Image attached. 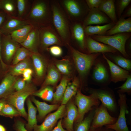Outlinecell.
Segmentation results:
<instances>
[{
  "instance_id": "obj_1",
  "label": "cell",
  "mask_w": 131,
  "mask_h": 131,
  "mask_svg": "<svg viewBox=\"0 0 131 131\" xmlns=\"http://www.w3.org/2000/svg\"><path fill=\"white\" fill-rule=\"evenodd\" d=\"M52 14V25L65 45L70 44L71 22L58 0H50Z\"/></svg>"
},
{
  "instance_id": "obj_2",
  "label": "cell",
  "mask_w": 131,
  "mask_h": 131,
  "mask_svg": "<svg viewBox=\"0 0 131 131\" xmlns=\"http://www.w3.org/2000/svg\"><path fill=\"white\" fill-rule=\"evenodd\" d=\"M75 69L79 76L81 88L85 83L90 71L100 53L86 54L74 48L71 44L68 45Z\"/></svg>"
},
{
  "instance_id": "obj_3",
  "label": "cell",
  "mask_w": 131,
  "mask_h": 131,
  "mask_svg": "<svg viewBox=\"0 0 131 131\" xmlns=\"http://www.w3.org/2000/svg\"><path fill=\"white\" fill-rule=\"evenodd\" d=\"M58 1L71 23L82 22L89 10L85 0Z\"/></svg>"
},
{
  "instance_id": "obj_4",
  "label": "cell",
  "mask_w": 131,
  "mask_h": 131,
  "mask_svg": "<svg viewBox=\"0 0 131 131\" xmlns=\"http://www.w3.org/2000/svg\"><path fill=\"white\" fill-rule=\"evenodd\" d=\"M36 91L34 85L27 83L22 89L14 92L5 98L7 103L14 106L21 113L22 116L27 119V114L25 108V102L29 96L32 95Z\"/></svg>"
},
{
  "instance_id": "obj_5",
  "label": "cell",
  "mask_w": 131,
  "mask_h": 131,
  "mask_svg": "<svg viewBox=\"0 0 131 131\" xmlns=\"http://www.w3.org/2000/svg\"><path fill=\"white\" fill-rule=\"evenodd\" d=\"M75 102L77 107L78 112L75 123L82 121L86 114L94 108L98 107L100 103V101L94 95H85L82 93L80 89L78 90L75 95Z\"/></svg>"
},
{
  "instance_id": "obj_6",
  "label": "cell",
  "mask_w": 131,
  "mask_h": 131,
  "mask_svg": "<svg viewBox=\"0 0 131 131\" xmlns=\"http://www.w3.org/2000/svg\"><path fill=\"white\" fill-rule=\"evenodd\" d=\"M31 17L37 23L44 27L52 25V14L50 0H38L34 3Z\"/></svg>"
},
{
  "instance_id": "obj_7",
  "label": "cell",
  "mask_w": 131,
  "mask_h": 131,
  "mask_svg": "<svg viewBox=\"0 0 131 131\" xmlns=\"http://www.w3.org/2000/svg\"><path fill=\"white\" fill-rule=\"evenodd\" d=\"M131 36L130 33H124L109 36L95 35L90 36L97 41L114 48L119 51L124 57L128 58L129 56L125 50V45Z\"/></svg>"
},
{
  "instance_id": "obj_8",
  "label": "cell",
  "mask_w": 131,
  "mask_h": 131,
  "mask_svg": "<svg viewBox=\"0 0 131 131\" xmlns=\"http://www.w3.org/2000/svg\"><path fill=\"white\" fill-rule=\"evenodd\" d=\"M90 94L96 96L108 111L112 113L115 112L117 109V104L113 91L110 88L104 87L98 89L90 88Z\"/></svg>"
},
{
  "instance_id": "obj_9",
  "label": "cell",
  "mask_w": 131,
  "mask_h": 131,
  "mask_svg": "<svg viewBox=\"0 0 131 131\" xmlns=\"http://www.w3.org/2000/svg\"><path fill=\"white\" fill-rule=\"evenodd\" d=\"M117 119L110 115L106 108L101 103L96 108L89 131H93L98 128L113 124Z\"/></svg>"
},
{
  "instance_id": "obj_10",
  "label": "cell",
  "mask_w": 131,
  "mask_h": 131,
  "mask_svg": "<svg viewBox=\"0 0 131 131\" xmlns=\"http://www.w3.org/2000/svg\"><path fill=\"white\" fill-rule=\"evenodd\" d=\"M40 44L41 48L48 49L53 45L65 46L53 25L43 27L40 29Z\"/></svg>"
},
{
  "instance_id": "obj_11",
  "label": "cell",
  "mask_w": 131,
  "mask_h": 131,
  "mask_svg": "<svg viewBox=\"0 0 131 131\" xmlns=\"http://www.w3.org/2000/svg\"><path fill=\"white\" fill-rule=\"evenodd\" d=\"M118 95V103L120 110L118 118L114 124L104 126L115 131H130L127 125L125 115L128 111L126 96L125 94H119Z\"/></svg>"
},
{
  "instance_id": "obj_12",
  "label": "cell",
  "mask_w": 131,
  "mask_h": 131,
  "mask_svg": "<svg viewBox=\"0 0 131 131\" xmlns=\"http://www.w3.org/2000/svg\"><path fill=\"white\" fill-rule=\"evenodd\" d=\"M66 111V105H61L56 111L49 115L41 124L35 125L33 131H51L58 120L65 117Z\"/></svg>"
},
{
  "instance_id": "obj_13",
  "label": "cell",
  "mask_w": 131,
  "mask_h": 131,
  "mask_svg": "<svg viewBox=\"0 0 131 131\" xmlns=\"http://www.w3.org/2000/svg\"><path fill=\"white\" fill-rule=\"evenodd\" d=\"M92 73L93 80L97 84L106 87L110 81L108 70L105 65L100 61L95 60L94 65Z\"/></svg>"
},
{
  "instance_id": "obj_14",
  "label": "cell",
  "mask_w": 131,
  "mask_h": 131,
  "mask_svg": "<svg viewBox=\"0 0 131 131\" xmlns=\"http://www.w3.org/2000/svg\"><path fill=\"white\" fill-rule=\"evenodd\" d=\"M70 31V43L72 41L75 43L81 51H85L86 50V36L82 22L71 23Z\"/></svg>"
},
{
  "instance_id": "obj_15",
  "label": "cell",
  "mask_w": 131,
  "mask_h": 131,
  "mask_svg": "<svg viewBox=\"0 0 131 131\" xmlns=\"http://www.w3.org/2000/svg\"><path fill=\"white\" fill-rule=\"evenodd\" d=\"M18 44L12 39L10 35H4L0 39V53L2 59L3 57L6 61H9L19 48Z\"/></svg>"
},
{
  "instance_id": "obj_16",
  "label": "cell",
  "mask_w": 131,
  "mask_h": 131,
  "mask_svg": "<svg viewBox=\"0 0 131 131\" xmlns=\"http://www.w3.org/2000/svg\"><path fill=\"white\" fill-rule=\"evenodd\" d=\"M85 46L87 54H103L106 52L115 53L117 51L116 49L112 47L97 41L90 36H86Z\"/></svg>"
},
{
  "instance_id": "obj_17",
  "label": "cell",
  "mask_w": 131,
  "mask_h": 131,
  "mask_svg": "<svg viewBox=\"0 0 131 131\" xmlns=\"http://www.w3.org/2000/svg\"><path fill=\"white\" fill-rule=\"evenodd\" d=\"M108 17L98 8L89 9V11L82 22L84 28L93 24L99 25L109 23Z\"/></svg>"
},
{
  "instance_id": "obj_18",
  "label": "cell",
  "mask_w": 131,
  "mask_h": 131,
  "mask_svg": "<svg viewBox=\"0 0 131 131\" xmlns=\"http://www.w3.org/2000/svg\"><path fill=\"white\" fill-rule=\"evenodd\" d=\"M102 56L109 67L110 81L114 83L124 81L130 75L128 71L117 66L108 59L103 53Z\"/></svg>"
},
{
  "instance_id": "obj_19",
  "label": "cell",
  "mask_w": 131,
  "mask_h": 131,
  "mask_svg": "<svg viewBox=\"0 0 131 131\" xmlns=\"http://www.w3.org/2000/svg\"><path fill=\"white\" fill-rule=\"evenodd\" d=\"M66 106V114L62 124L67 131H74V123L76 119L78 114L77 107L73 100H70Z\"/></svg>"
},
{
  "instance_id": "obj_20",
  "label": "cell",
  "mask_w": 131,
  "mask_h": 131,
  "mask_svg": "<svg viewBox=\"0 0 131 131\" xmlns=\"http://www.w3.org/2000/svg\"><path fill=\"white\" fill-rule=\"evenodd\" d=\"M20 44L32 53H38V49L40 44V29L36 28L32 30L26 40Z\"/></svg>"
},
{
  "instance_id": "obj_21",
  "label": "cell",
  "mask_w": 131,
  "mask_h": 131,
  "mask_svg": "<svg viewBox=\"0 0 131 131\" xmlns=\"http://www.w3.org/2000/svg\"><path fill=\"white\" fill-rule=\"evenodd\" d=\"M17 80L10 73L5 76L0 83V99L6 98L14 92V85Z\"/></svg>"
},
{
  "instance_id": "obj_22",
  "label": "cell",
  "mask_w": 131,
  "mask_h": 131,
  "mask_svg": "<svg viewBox=\"0 0 131 131\" xmlns=\"http://www.w3.org/2000/svg\"><path fill=\"white\" fill-rule=\"evenodd\" d=\"M52 59V62L61 74L70 77L74 73L75 66L69 58L66 57L60 60Z\"/></svg>"
},
{
  "instance_id": "obj_23",
  "label": "cell",
  "mask_w": 131,
  "mask_h": 131,
  "mask_svg": "<svg viewBox=\"0 0 131 131\" xmlns=\"http://www.w3.org/2000/svg\"><path fill=\"white\" fill-rule=\"evenodd\" d=\"M81 88V82L79 78L75 76L72 82H69L67 84L61 105H66L73 97L75 96L78 90L80 89Z\"/></svg>"
},
{
  "instance_id": "obj_24",
  "label": "cell",
  "mask_w": 131,
  "mask_h": 131,
  "mask_svg": "<svg viewBox=\"0 0 131 131\" xmlns=\"http://www.w3.org/2000/svg\"><path fill=\"white\" fill-rule=\"evenodd\" d=\"M47 73L41 88L50 85L55 86L61 78V74L52 61L48 65Z\"/></svg>"
},
{
  "instance_id": "obj_25",
  "label": "cell",
  "mask_w": 131,
  "mask_h": 131,
  "mask_svg": "<svg viewBox=\"0 0 131 131\" xmlns=\"http://www.w3.org/2000/svg\"><path fill=\"white\" fill-rule=\"evenodd\" d=\"M131 32V18L125 19L122 17L117 22L115 25L108 30L106 34L107 35H111L115 34Z\"/></svg>"
},
{
  "instance_id": "obj_26",
  "label": "cell",
  "mask_w": 131,
  "mask_h": 131,
  "mask_svg": "<svg viewBox=\"0 0 131 131\" xmlns=\"http://www.w3.org/2000/svg\"><path fill=\"white\" fill-rule=\"evenodd\" d=\"M31 99L36 106L38 112L37 118L40 121L50 112L57 110L59 106V105L57 104L50 105L45 102L40 101L34 97H32Z\"/></svg>"
},
{
  "instance_id": "obj_27",
  "label": "cell",
  "mask_w": 131,
  "mask_h": 131,
  "mask_svg": "<svg viewBox=\"0 0 131 131\" xmlns=\"http://www.w3.org/2000/svg\"><path fill=\"white\" fill-rule=\"evenodd\" d=\"M31 57L37 76L39 78H42L47 67L46 62L38 53H32Z\"/></svg>"
},
{
  "instance_id": "obj_28",
  "label": "cell",
  "mask_w": 131,
  "mask_h": 131,
  "mask_svg": "<svg viewBox=\"0 0 131 131\" xmlns=\"http://www.w3.org/2000/svg\"><path fill=\"white\" fill-rule=\"evenodd\" d=\"M31 99L28 98L26 103L28 110L27 123L25 125V127L28 131H33L34 126L37 124L36 107L33 105Z\"/></svg>"
},
{
  "instance_id": "obj_29",
  "label": "cell",
  "mask_w": 131,
  "mask_h": 131,
  "mask_svg": "<svg viewBox=\"0 0 131 131\" xmlns=\"http://www.w3.org/2000/svg\"><path fill=\"white\" fill-rule=\"evenodd\" d=\"M115 23L111 22L103 25L93 26L91 25L84 28V31L86 36L93 35H104L111 28Z\"/></svg>"
},
{
  "instance_id": "obj_30",
  "label": "cell",
  "mask_w": 131,
  "mask_h": 131,
  "mask_svg": "<svg viewBox=\"0 0 131 131\" xmlns=\"http://www.w3.org/2000/svg\"><path fill=\"white\" fill-rule=\"evenodd\" d=\"M114 0H102L98 8V9L106 14L112 21L116 23L117 18Z\"/></svg>"
},
{
  "instance_id": "obj_31",
  "label": "cell",
  "mask_w": 131,
  "mask_h": 131,
  "mask_svg": "<svg viewBox=\"0 0 131 131\" xmlns=\"http://www.w3.org/2000/svg\"><path fill=\"white\" fill-rule=\"evenodd\" d=\"M32 28L31 25L24 26L11 32L10 37L14 41L21 44L26 40Z\"/></svg>"
},
{
  "instance_id": "obj_32",
  "label": "cell",
  "mask_w": 131,
  "mask_h": 131,
  "mask_svg": "<svg viewBox=\"0 0 131 131\" xmlns=\"http://www.w3.org/2000/svg\"><path fill=\"white\" fill-rule=\"evenodd\" d=\"M70 77L64 75L61 79L59 85L57 87L56 91L54 93L53 103H57L62 102L63 95Z\"/></svg>"
},
{
  "instance_id": "obj_33",
  "label": "cell",
  "mask_w": 131,
  "mask_h": 131,
  "mask_svg": "<svg viewBox=\"0 0 131 131\" xmlns=\"http://www.w3.org/2000/svg\"><path fill=\"white\" fill-rule=\"evenodd\" d=\"M97 107L90 111L87 116L81 121L75 123L74 131H89Z\"/></svg>"
},
{
  "instance_id": "obj_34",
  "label": "cell",
  "mask_w": 131,
  "mask_h": 131,
  "mask_svg": "<svg viewBox=\"0 0 131 131\" xmlns=\"http://www.w3.org/2000/svg\"><path fill=\"white\" fill-rule=\"evenodd\" d=\"M26 23L23 21L15 19H11L8 21L0 29L1 34L10 33L24 26Z\"/></svg>"
},
{
  "instance_id": "obj_35",
  "label": "cell",
  "mask_w": 131,
  "mask_h": 131,
  "mask_svg": "<svg viewBox=\"0 0 131 131\" xmlns=\"http://www.w3.org/2000/svg\"><path fill=\"white\" fill-rule=\"evenodd\" d=\"M54 93L53 88L48 86L36 91L32 95L38 97L44 100L51 102L53 100Z\"/></svg>"
},
{
  "instance_id": "obj_36",
  "label": "cell",
  "mask_w": 131,
  "mask_h": 131,
  "mask_svg": "<svg viewBox=\"0 0 131 131\" xmlns=\"http://www.w3.org/2000/svg\"><path fill=\"white\" fill-rule=\"evenodd\" d=\"M109 57L116 65L128 71L131 69V61L122 56L114 55H109Z\"/></svg>"
},
{
  "instance_id": "obj_37",
  "label": "cell",
  "mask_w": 131,
  "mask_h": 131,
  "mask_svg": "<svg viewBox=\"0 0 131 131\" xmlns=\"http://www.w3.org/2000/svg\"><path fill=\"white\" fill-rule=\"evenodd\" d=\"M0 115L11 118L22 116L21 113L15 107L7 102L4 105L0 112Z\"/></svg>"
},
{
  "instance_id": "obj_38",
  "label": "cell",
  "mask_w": 131,
  "mask_h": 131,
  "mask_svg": "<svg viewBox=\"0 0 131 131\" xmlns=\"http://www.w3.org/2000/svg\"><path fill=\"white\" fill-rule=\"evenodd\" d=\"M15 65L10 69V73L15 76L22 74L25 69L30 68V63L29 57Z\"/></svg>"
},
{
  "instance_id": "obj_39",
  "label": "cell",
  "mask_w": 131,
  "mask_h": 131,
  "mask_svg": "<svg viewBox=\"0 0 131 131\" xmlns=\"http://www.w3.org/2000/svg\"><path fill=\"white\" fill-rule=\"evenodd\" d=\"M32 53L24 47L19 48L16 51L12 62L13 65H15L19 62L31 56Z\"/></svg>"
},
{
  "instance_id": "obj_40",
  "label": "cell",
  "mask_w": 131,
  "mask_h": 131,
  "mask_svg": "<svg viewBox=\"0 0 131 131\" xmlns=\"http://www.w3.org/2000/svg\"><path fill=\"white\" fill-rule=\"evenodd\" d=\"M125 82L121 86L116 88L118 89V94H123L127 93L130 95L131 93V75H130L127 78Z\"/></svg>"
},
{
  "instance_id": "obj_41",
  "label": "cell",
  "mask_w": 131,
  "mask_h": 131,
  "mask_svg": "<svg viewBox=\"0 0 131 131\" xmlns=\"http://www.w3.org/2000/svg\"><path fill=\"white\" fill-rule=\"evenodd\" d=\"M0 8L8 12H11L14 9V6L12 2L9 0L0 1Z\"/></svg>"
},
{
  "instance_id": "obj_42",
  "label": "cell",
  "mask_w": 131,
  "mask_h": 131,
  "mask_svg": "<svg viewBox=\"0 0 131 131\" xmlns=\"http://www.w3.org/2000/svg\"><path fill=\"white\" fill-rule=\"evenodd\" d=\"M131 1V0H120L118 1L117 14L118 17L122 15L125 8Z\"/></svg>"
},
{
  "instance_id": "obj_43",
  "label": "cell",
  "mask_w": 131,
  "mask_h": 131,
  "mask_svg": "<svg viewBox=\"0 0 131 131\" xmlns=\"http://www.w3.org/2000/svg\"><path fill=\"white\" fill-rule=\"evenodd\" d=\"M48 50L50 54L53 56L58 57L61 56L63 54L62 50L59 46L53 45L50 46Z\"/></svg>"
},
{
  "instance_id": "obj_44",
  "label": "cell",
  "mask_w": 131,
  "mask_h": 131,
  "mask_svg": "<svg viewBox=\"0 0 131 131\" xmlns=\"http://www.w3.org/2000/svg\"><path fill=\"white\" fill-rule=\"evenodd\" d=\"M24 123L20 120L16 121L13 125V128L16 131H28L25 127Z\"/></svg>"
},
{
  "instance_id": "obj_45",
  "label": "cell",
  "mask_w": 131,
  "mask_h": 131,
  "mask_svg": "<svg viewBox=\"0 0 131 131\" xmlns=\"http://www.w3.org/2000/svg\"><path fill=\"white\" fill-rule=\"evenodd\" d=\"M102 0H86V3L89 9L98 8Z\"/></svg>"
},
{
  "instance_id": "obj_46",
  "label": "cell",
  "mask_w": 131,
  "mask_h": 131,
  "mask_svg": "<svg viewBox=\"0 0 131 131\" xmlns=\"http://www.w3.org/2000/svg\"><path fill=\"white\" fill-rule=\"evenodd\" d=\"M26 84V81L23 79L20 78L17 79L14 84V88L16 91L20 90L25 87Z\"/></svg>"
},
{
  "instance_id": "obj_47",
  "label": "cell",
  "mask_w": 131,
  "mask_h": 131,
  "mask_svg": "<svg viewBox=\"0 0 131 131\" xmlns=\"http://www.w3.org/2000/svg\"><path fill=\"white\" fill-rule=\"evenodd\" d=\"M33 73V71L31 68H29L26 69L22 74L23 77V79L26 82H29L31 79Z\"/></svg>"
},
{
  "instance_id": "obj_48",
  "label": "cell",
  "mask_w": 131,
  "mask_h": 131,
  "mask_svg": "<svg viewBox=\"0 0 131 131\" xmlns=\"http://www.w3.org/2000/svg\"><path fill=\"white\" fill-rule=\"evenodd\" d=\"M17 3L18 14L21 16L24 13L25 10V1L24 0H18Z\"/></svg>"
},
{
  "instance_id": "obj_49",
  "label": "cell",
  "mask_w": 131,
  "mask_h": 131,
  "mask_svg": "<svg viewBox=\"0 0 131 131\" xmlns=\"http://www.w3.org/2000/svg\"><path fill=\"white\" fill-rule=\"evenodd\" d=\"M62 119H60L56 126L51 131H67L63 127L62 125Z\"/></svg>"
},
{
  "instance_id": "obj_50",
  "label": "cell",
  "mask_w": 131,
  "mask_h": 131,
  "mask_svg": "<svg viewBox=\"0 0 131 131\" xmlns=\"http://www.w3.org/2000/svg\"><path fill=\"white\" fill-rule=\"evenodd\" d=\"M131 16V7L130 6L127 9L124 15V17H130Z\"/></svg>"
},
{
  "instance_id": "obj_51",
  "label": "cell",
  "mask_w": 131,
  "mask_h": 131,
  "mask_svg": "<svg viewBox=\"0 0 131 131\" xmlns=\"http://www.w3.org/2000/svg\"><path fill=\"white\" fill-rule=\"evenodd\" d=\"M1 34L0 33V61L2 65V66L3 69L5 68L6 66V65L3 61L1 55V45H0V39H1Z\"/></svg>"
},
{
  "instance_id": "obj_52",
  "label": "cell",
  "mask_w": 131,
  "mask_h": 131,
  "mask_svg": "<svg viewBox=\"0 0 131 131\" xmlns=\"http://www.w3.org/2000/svg\"><path fill=\"white\" fill-rule=\"evenodd\" d=\"M6 101L5 98H3L0 99V112Z\"/></svg>"
},
{
  "instance_id": "obj_53",
  "label": "cell",
  "mask_w": 131,
  "mask_h": 131,
  "mask_svg": "<svg viewBox=\"0 0 131 131\" xmlns=\"http://www.w3.org/2000/svg\"><path fill=\"white\" fill-rule=\"evenodd\" d=\"M108 129L105 126L98 128L93 131H108Z\"/></svg>"
},
{
  "instance_id": "obj_54",
  "label": "cell",
  "mask_w": 131,
  "mask_h": 131,
  "mask_svg": "<svg viewBox=\"0 0 131 131\" xmlns=\"http://www.w3.org/2000/svg\"><path fill=\"white\" fill-rule=\"evenodd\" d=\"M5 16L2 13L0 12V26L4 22Z\"/></svg>"
},
{
  "instance_id": "obj_55",
  "label": "cell",
  "mask_w": 131,
  "mask_h": 131,
  "mask_svg": "<svg viewBox=\"0 0 131 131\" xmlns=\"http://www.w3.org/2000/svg\"><path fill=\"white\" fill-rule=\"evenodd\" d=\"M0 131H6L5 128L0 124Z\"/></svg>"
},
{
  "instance_id": "obj_56",
  "label": "cell",
  "mask_w": 131,
  "mask_h": 131,
  "mask_svg": "<svg viewBox=\"0 0 131 131\" xmlns=\"http://www.w3.org/2000/svg\"><path fill=\"white\" fill-rule=\"evenodd\" d=\"M108 131H115L112 130L108 129Z\"/></svg>"
}]
</instances>
